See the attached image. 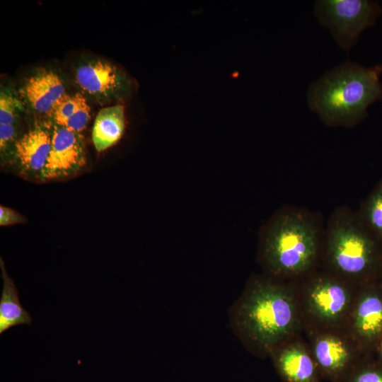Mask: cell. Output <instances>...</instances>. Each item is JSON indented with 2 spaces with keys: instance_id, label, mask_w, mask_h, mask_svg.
Masks as SVG:
<instances>
[{
  "instance_id": "6da1fadb",
  "label": "cell",
  "mask_w": 382,
  "mask_h": 382,
  "mask_svg": "<svg viewBox=\"0 0 382 382\" xmlns=\"http://www.w3.org/2000/svg\"><path fill=\"white\" fill-rule=\"evenodd\" d=\"M296 320L292 296L283 286L256 279L230 308L231 328L241 342L258 354L272 353L290 334Z\"/></svg>"
},
{
  "instance_id": "7a4b0ae2",
  "label": "cell",
  "mask_w": 382,
  "mask_h": 382,
  "mask_svg": "<svg viewBox=\"0 0 382 382\" xmlns=\"http://www.w3.org/2000/svg\"><path fill=\"white\" fill-rule=\"evenodd\" d=\"M381 74L382 64L365 67L347 60L311 84L308 106L326 125H354L382 100Z\"/></svg>"
},
{
  "instance_id": "3957f363",
  "label": "cell",
  "mask_w": 382,
  "mask_h": 382,
  "mask_svg": "<svg viewBox=\"0 0 382 382\" xmlns=\"http://www.w3.org/2000/svg\"><path fill=\"white\" fill-rule=\"evenodd\" d=\"M318 231L304 216L286 214L267 230L262 244V260L275 275H291L306 270L318 249Z\"/></svg>"
},
{
  "instance_id": "277c9868",
  "label": "cell",
  "mask_w": 382,
  "mask_h": 382,
  "mask_svg": "<svg viewBox=\"0 0 382 382\" xmlns=\"http://www.w3.org/2000/svg\"><path fill=\"white\" fill-rule=\"evenodd\" d=\"M314 13L340 48L349 51L361 33L375 25L382 8L368 0H319L315 3Z\"/></svg>"
},
{
  "instance_id": "5b68a950",
  "label": "cell",
  "mask_w": 382,
  "mask_h": 382,
  "mask_svg": "<svg viewBox=\"0 0 382 382\" xmlns=\"http://www.w3.org/2000/svg\"><path fill=\"white\" fill-rule=\"evenodd\" d=\"M328 251L332 265L347 275H359L374 260V246L364 231L351 219L341 218L332 226Z\"/></svg>"
},
{
  "instance_id": "8992f818",
  "label": "cell",
  "mask_w": 382,
  "mask_h": 382,
  "mask_svg": "<svg viewBox=\"0 0 382 382\" xmlns=\"http://www.w3.org/2000/svg\"><path fill=\"white\" fill-rule=\"evenodd\" d=\"M85 164V147L79 133L54 124L50 151L40 179L68 178L77 173Z\"/></svg>"
},
{
  "instance_id": "52a82bcc",
  "label": "cell",
  "mask_w": 382,
  "mask_h": 382,
  "mask_svg": "<svg viewBox=\"0 0 382 382\" xmlns=\"http://www.w3.org/2000/svg\"><path fill=\"white\" fill-rule=\"evenodd\" d=\"M52 131L35 126L16 141L15 158L25 175L40 178L51 148Z\"/></svg>"
},
{
  "instance_id": "ba28073f",
  "label": "cell",
  "mask_w": 382,
  "mask_h": 382,
  "mask_svg": "<svg viewBox=\"0 0 382 382\" xmlns=\"http://www.w3.org/2000/svg\"><path fill=\"white\" fill-rule=\"evenodd\" d=\"M349 303L346 288L337 281L320 279L311 286L308 294V306L320 320L333 322L345 312Z\"/></svg>"
},
{
  "instance_id": "9c48e42d",
  "label": "cell",
  "mask_w": 382,
  "mask_h": 382,
  "mask_svg": "<svg viewBox=\"0 0 382 382\" xmlns=\"http://www.w3.org/2000/svg\"><path fill=\"white\" fill-rule=\"evenodd\" d=\"M76 78L83 91L98 97H107L116 93L122 88L125 81V76L117 67L101 60L81 66Z\"/></svg>"
},
{
  "instance_id": "30bf717a",
  "label": "cell",
  "mask_w": 382,
  "mask_h": 382,
  "mask_svg": "<svg viewBox=\"0 0 382 382\" xmlns=\"http://www.w3.org/2000/svg\"><path fill=\"white\" fill-rule=\"evenodd\" d=\"M23 94L30 106L40 113L52 112L62 98L64 87L52 71H41L30 77L23 87Z\"/></svg>"
},
{
  "instance_id": "8fae6325",
  "label": "cell",
  "mask_w": 382,
  "mask_h": 382,
  "mask_svg": "<svg viewBox=\"0 0 382 382\" xmlns=\"http://www.w3.org/2000/svg\"><path fill=\"white\" fill-rule=\"evenodd\" d=\"M273 354L275 367L286 382H318L316 363L302 348L291 346Z\"/></svg>"
},
{
  "instance_id": "7c38bea8",
  "label": "cell",
  "mask_w": 382,
  "mask_h": 382,
  "mask_svg": "<svg viewBox=\"0 0 382 382\" xmlns=\"http://www.w3.org/2000/svg\"><path fill=\"white\" fill-rule=\"evenodd\" d=\"M314 356L318 370L326 376L335 381L347 376L350 354L339 338L330 335L320 337L315 344Z\"/></svg>"
},
{
  "instance_id": "4fadbf2b",
  "label": "cell",
  "mask_w": 382,
  "mask_h": 382,
  "mask_svg": "<svg viewBox=\"0 0 382 382\" xmlns=\"http://www.w3.org/2000/svg\"><path fill=\"white\" fill-rule=\"evenodd\" d=\"M3 288L0 297V334L12 327L30 325L32 318L19 301L18 291L8 275L2 257L0 258Z\"/></svg>"
},
{
  "instance_id": "5bb4252c",
  "label": "cell",
  "mask_w": 382,
  "mask_h": 382,
  "mask_svg": "<svg viewBox=\"0 0 382 382\" xmlns=\"http://www.w3.org/2000/svg\"><path fill=\"white\" fill-rule=\"evenodd\" d=\"M125 125V110L122 105L102 109L94 122L92 139L98 151H104L118 141Z\"/></svg>"
},
{
  "instance_id": "9a60e30c",
  "label": "cell",
  "mask_w": 382,
  "mask_h": 382,
  "mask_svg": "<svg viewBox=\"0 0 382 382\" xmlns=\"http://www.w3.org/2000/svg\"><path fill=\"white\" fill-rule=\"evenodd\" d=\"M354 325L357 333L367 339L382 334V299L375 294L364 295L354 311Z\"/></svg>"
},
{
  "instance_id": "2e32d148",
  "label": "cell",
  "mask_w": 382,
  "mask_h": 382,
  "mask_svg": "<svg viewBox=\"0 0 382 382\" xmlns=\"http://www.w3.org/2000/svg\"><path fill=\"white\" fill-rule=\"evenodd\" d=\"M366 217L372 228L382 236V186L369 199Z\"/></svg>"
},
{
  "instance_id": "e0dca14e",
  "label": "cell",
  "mask_w": 382,
  "mask_h": 382,
  "mask_svg": "<svg viewBox=\"0 0 382 382\" xmlns=\"http://www.w3.org/2000/svg\"><path fill=\"white\" fill-rule=\"evenodd\" d=\"M21 104L13 96L1 93L0 125H14Z\"/></svg>"
},
{
  "instance_id": "ac0fdd59",
  "label": "cell",
  "mask_w": 382,
  "mask_h": 382,
  "mask_svg": "<svg viewBox=\"0 0 382 382\" xmlns=\"http://www.w3.org/2000/svg\"><path fill=\"white\" fill-rule=\"evenodd\" d=\"M90 120V108L82 96L74 115L66 122L64 127L79 133L83 130Z\"/></svg>"
},
{
  "instance_id": "d6986e66",
  "label": "cell",
  "mask_w": 382,
  "mask_h": 382,
  "mask_svg": "<svg viewBox=\"0 0 382 382\" xmlns=\"http://www.w3.org/2000/svg\"><path fill=\"white\" fill-rule=\"evenodd\" d=\"M347 382H382V368L375 366H361L350 372Z\"/></svg>"
},
{
  "instance_id": "ffe728a7",
  "label": "cell",
  "mask_w": 382,
  "mask_h": 382,
  "mask_svg": "<svg viewBox=\"0 0 382 382\" xmlns=\"http://www.w3.org/2000/svg\"><path fill=\"white\" fill-rule=\"evenodd\" d=\"M16 127L14 125H0V149L4 151L16 140Z\"/></svg>"
},
{
  "instance_id": "44dd1931",
  "label": "cell",
  "mask_w": 382,
  "mask_h": 382,
  "mask_svg": "<svg viewBox=\"0 0 382 382\" xmlns=\"http://www.w3.org/2000/svg\"><path fill=\"white\" fill-rule=\"evenodd\" d=\"M25 221V218L16 211L6 207H0V225L8 226Z\"/></svg>"
},
{
  "instance_id": "7402d4cb",
  "label": "cell",
  "mask_w": 382,
  "mask_h": 382,
  "mask_svg": "<svg viewBox=\"0 0 382 382\" xmlns=\"http://www.w3.org/2000/svg\"><path fill=\"white\" fill-rule=\"evenodd\" d=\"M380 355H381V359H382V343H381V345Z\"/></svg>"
}]
</instances>
